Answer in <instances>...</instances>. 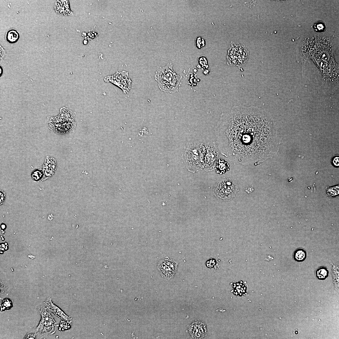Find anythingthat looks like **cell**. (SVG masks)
<instances>
[{"label":"cell","mask_w":339,"mask_h":339,"mask_svg":"<svg viewBox=\"0 0 339 339\" xmlns=\"http://www.w3.org/2000/svg\"><path fill=\"white\" fill-rule=\"evenodd\" d=\"M188 331L191 338L194 339L203 338L207 336V333L206 325L200 320H195L189 326Z\"/></svg>","instance_id":"30bf717a"},{"label":"cell","mask_w":339,"mask_h":339,"mask_svg":"<svg viewBox=\"0 0 339 339\" xmlns=\"http://www.w3.org/2000/svg\"><path fill=\"white\" fill-rule=\"evenodd\" d=\"M239 190L234 179L225 178L221 179L213 189L214 194L224 200H229L234 197Z\"/></svg>","instance_id":"277c9868"},{"label":"cell","mask_w":339,"mask_h":339,"mask_svg":"<svg viewBox=\"0 0 339 339\" xmlns=\"http://www.w3.org/2000/svg\"><path fill=\"white\" fill-rule=\"evenodd\" d=\"M46 309L53 313L56 316L63 320L71 322L72 318L66 315L59 307L54 304L50 298H48L44 303Z\"/></svg>","instance_id":"8fae6325"},{"label":"cell","mask_w":339,"mask_h":339,"mask_svg":"<svg viewBox=\"0 0 339 339\" xmlns=\"http://www.w3.org/2000/svg\"><path fill=\"white\" fill-rule=\"evenodd\" d=\"M56 12L63 15H73V13L70 8L68 0H57L54 5Z\"/></svg>","instance_id":"7c38bea8"},{"label":"cell","mask_w":339,"mask_h":339,"mask_svg":"<svg viewBox=\"0 0 339 339\" xmlns=\"http://www.w3.org/2000/svg\"><path fill=\"white\" fill-rule=\"evenodd\" d=\"M6 38L7 41L9 43L13 44L19 40V35L16 30L11 29L7 33Z\"/></svg>","instance_id":"4fadbf2b"},{"label":"cell","mask_w":339,"mask_h":339,"mask_svg":"<svg viewBox=\"0 0 339 339\" xmlns=\"http://www.w3.org/2000/svg\"><path fill=\"white\" fill-rule=\"evenodd\" d=\"M178 263L167 256L159 261L158 269L161 276L163 278L170 279L174 276L177 271Z\"/></svg>","instance_id":"9c48e42d"},{"label":"cell","mask_w":339,"mask_h":339,"mask_svg":"<svg viewBox=\"0 0 339 339\" xmlns=\"http://www.w3.org/2000/svg\"><path fill=\"white\" fill-rule=\"evenodd\" d=\"M331 162L332 165L336 168H338L339 166V155H335L331 159Z\"/></svg>","instance_id":"ac0fdd59"},{"label":"cell","mask_w":339,"mask_h":339,"mask_svg":"<svg viewBox=\"0 0 339 339\" xmlns=\"http://www.w3.org/2000/svg\"><path fill=\"white\" fill-rule=\"evenodd\" d=\"M217 171L219 174L223 173L229 170V165L224 160L218 159L216 164Z\"/></svg>","instance_id":"9a60e30c"},{"label":"cell","mask_w":339,"mask_h":339,"mask_svg":"<svg viewBox=\"0 0 339 339\" xmlns=\"http://www.w3.org/2000/svg\"><path fill=\"white\" fill-rule=\"evenodd\" d=\"M0 197H1V198H0V203H1L3 201V199H4V197L3 196V194H2V193H1V192H0Z\"/></svg>","instance_id":"7402d4cb"},{"label":"cell","mask_w":339,"mask_h":339,"mask_svg":"<svg viewBox=\"0 0 339 339\" xmlns=\"http://www.w3.org/2000/svg\"><path fill=\"white\" fill-rule=\"evenodd\" d=\"M326 189L327 195L330 197L336 196L339 194L338 185L331 187H327Z\"/></svg>","instance_id":"e0dca14e"},{"label":"cell","mask_w":339,"mask_h":339,"mask_svg":"<svg viewBox=\"0 0 339 339\" xmlns=\"http://www.w3.org/2000/svg\"><path fill=\"white\" fill-rule=\"evenodd\" d=\"M231 45L227 56V63L231 66L240 67L245 65L248 59L249 52L240 44Z\"/></svg>","instance_id":"5b68a950"},{"label":"cell","mask_w":339,"mask_h":339,"mask_svg":"<svg viewBox=\"0 0 339 339\" xmlns=\"http://www.w3.org/2000/svg\"><path fill=\"white\" fill-rule=\"evenodd\" d=\"M215 133L219 151L237 164H259L276 155L280 143L271 114L252 106L222 113Z\"/></svg>","instance_id":"6da1fadb"},{"label":"cell","mask_w":339,"mask_h":339,"mask_svg":"<svg viewBox=\"0 0 339 339\" xmlns=\"http://www.w3.org/2000/svg\"><path fill=\"white\" fill-rule=\"evenodd\" d=\"M316 274L317 277L319 279L324 280L328 276V271L326 267H321L317 270Z\"/></svg>","instance_id":"2e32d148"},{"label":"cell","mask_w":339,"mask_h":339,"mask_svg":"<svg viewBox=\"0 0 339 339\" xmlns=\"http://www.w3.org/2000/svg\"><path fill=\"white\" fill-rule=\"evenodd\" d=\"M128 72L124 71L117 72L113 75L106 77L105 82H110L121 89L124 94H128L131 87L132 81L128 78Z\"/></svg>","instance_id":"52a82bcc"},{"label":"cell","mask_w":339,"mask_h":339,"mask_svg":"<svg viewBox=\"0 0 339 339\" xmlns=\"http://www.w3.org/2000/svg\"><path fill=\"white\" fill-rule=\"evenodd\" d=\"M293 256L294 260L296 261L302 262L304 261L306 257V252L303 249L299 248L294 251Z\"/></svg>","instance_id":"5bb4252c"},{"label":"cell","mask_w":339,"mask_h":339,"mask_svg":"<svg viewBox=\"0 0 339 339\" xmlns=\"http://www.w3.org/2000/svg\"><path fill=\"white\" fill-rule=\"evenodd\" d=\"M41 319L35 331L36 334L39 336L45 335H52L56 331V323L51 314L46 309L40 308L39 310Z\"/></svg>","instance_id":"8992f818"},{"label":"cell","mask_w":339,"mask_h":339,"mask_svg":"<svg viewBox=\"0 0 339 339\" xmlns=\"http://www.w3.org/2000/svg\"><path fill=\"white\" fill-rule=\"evenodd\" d=\"M3 303L1 304V307L4 306H5L4 309L5 308V307L9 309V308H11L12 307V302L9 301L8 300L6 299H5L3 301Z\"/></svg>","instance_id":"d6986e66"},{"label":"cell","mask_w":339,"mask_h":339,"mask_svg":"<svg viewBox=\"0 0 339 339\" xmlns=\"http://www.w3.org/2000/svg\"><path fill=\"white\" fill-rule=\"evenodd\" d=\"M36 334L28 333L24 337V339H35Z\"/></svg>","instance_id":"ffe728a7"},{"label":"cell","mask_w":339,"mask_h":339,"mask_svg":"<svg viewBox=\"0 0 339 339\" xmlns=\"http://www.w3.org/2000/svg\"><path fill=\"white\" fill-rule=\"evenodd\" d=\"M206 148L198 142L189 143L184 147L182 158L188 170L195 172L204 167Z\"/></svg>","instance_id":"7a4b0ae2"},{"label":"cell","mask_w":339,"mask_h":339,"mask_svg":"<svg viewBox=\"0 0 339 339\" xmlns=\"http://www.w3.org/2000/svg\"><path fill=\"white\" fill-rule=\"evenodd\" d=\"M324 28V26L322 24L320 23H318L316 25V28L318 30H323Z\"/></svg>","instance_id":"44dd1931"},{"label":"cell","mask_w":339,"mask_h":339,"mask_svg":"<svg viewBox=\"0 0 339 339\" xmlns=\"http://www.w3.org/2000/svg\"><path fill=\"white\" fill-rule=\"evenodd\" d=\"M183 77L177 74L173 68L172 63L159 67L155 72L154 79L159 89L164 92L174 93L178 91Z\"/></svg>","instance_id":"3957f363"},{"label":"cell","mask_w":339,"mask_h":339,"mask_svg":"<svg viewBox=\"0 0 339 339\" xmlns=\"http://www.w3.org/2000/svg\"><path fill=\"white\" fill-rule=\"evenodd\" d=\"M205 146L206 151L204 168L206 171H209L214 169L216 166L219 159V150L215 142L207 143Z\"/></svg>","instance_id":"ba28073f"}]
</instances>
